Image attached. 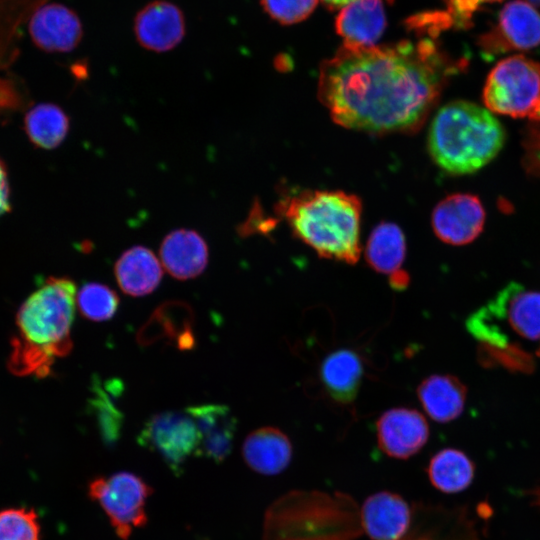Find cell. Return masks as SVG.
Returning a JSON list of instances; mask_svg holds the SVG:
<instances>
[{
    "label": "cell",
    "mask_w": 540,
    "mask_h": 540,
    "mask_svg": "<svg viewBox=\"0 0 540 540\" xmlns=\"http://www.w3.org/2000/svg\"><path fill=\"white\" fill-rule=\"evenodd\" d=\"M500 0H448L446 14L451 25L467 26L472 14L480 5Z\"/></svg>",
    "instance_id": "obj_31"
},
{
    "label": "cell",
    "mask_w": 540,
    "mask_h": 540,
    "mask_svg": "<svg viewBox=\"0 0 540 540\" xmlns=\"http://www.w3.org/2000/svg\"><path fill=\"white\" fill-rule=\"evenodd\" d=\"M504 141V129L491 111L458 100L445 104L432 119L428 150L441 169L463 175L488 164Z\"/></svg>",
    "instance_id": "obj_4"
},
{
    "label": "cell",
    "mask_w": 540,
    "mask_h": 540,
    "mask_svg": "<svg viewBox=\"0 0 540 540\" xmlns=\"http://www.w3.org/2000/svg\"><path fill=\"white\" fill-rule=\"evenodd\" d=\"M405 255V236L398 225L382 222L372 230L365 247V258L371 268L392 274L400 269Z\"/></svg>",
    "instance_id": "obj_23"
},
{
    "label": "cell",
    "mask_w": 540,
    "mask_h": 540,
    "mask_svg": "<svg viewBox=\"0 0 540 540\" xmlns=\"http://www.w3.org/2000/svg\"><path fill=\"white\" fill-rule=\"evenodd\" d=\"M335 25L344 44L375 46L386 28L383 0H352L341 8Z\"/></svg>",
    "instance_id": "obj_17"
},
{
    "label": "cell",
    "mask_w": 540,
    "mask_h": 540,
    "mask_svg": "<svg viewBox=\"0 0 540 540\" xmlns=\"http://www.w3.org/2000/svg\"><path fill=\"white\" fill-rule=\"evenodd\" d=\"M141 446L157 453L176 474L184 463L197 454L199 431L192 416L186 412H162L144 424L138 436Z\"/></svg>",
    "instance_id": "obj_8"
},
{
    "label": "cell",
    "mask_w": 540,
    "mask_h": 540,
    "mask_svg": "<svg viewBox=\"0 0 540 540\" xmlns=\"http://www.w3.org/2000/svg\"><path fill=\"white\" fill-rule=\"evenodd\" d=\"M271 18L282 24H294L306 19L318 0H260Z\"/></svg>",
    "instance_id": "obj_30"
},
{
    "label": "cell",
    "mask_w": 540,
    "mask_h": 540,
    "mask_svg": "<svg viewBox=\"0 0 540 540\" xmlns=\"http://www.w3.org/2000/svg\"><path fill=\"white\" fill-rule=\"evenodd\" d=\"M77 305L83 316L100 322L114 316L119 297L114 290L100 283H88L78 292Z\"/></svg>",
    "instance_id": "obj_28"
},
{
    "label": "cell",
    "mask_w": 540,
    "mask_h": 540,
    "mask_svg": "<svg viewBox=\"0 0 540 540\" xmlns=\"http://www.w3.org/2000/svg\"><path fill=\"white\" fill-rule=\"evenodd\" d=\"M10 209L9 185L5 167L0 160V216Z\"/></svg>",
    "instance_id": "obj_32"
},
{
    "label": "cell",
    "mask_w": 540,
    "mask_h": 540,
    "mask_svg": "<svg viewBox=\"0 0 540 540\" xmlns=\"http://www.w3.org/2000/svg\"><path fill=\"white\" fill-rule=\"evenodd\" d=\"M191 309L182 302H168L159 307L139 333L141 344H150L155 339H174L179 348L194 345Z\"/></svg>",
    "instance_id": "obj_22"
},
{
    "label": "cell",
    "mask_w": 540,
    "mask_h": 540,
    "mask_svg": "<svg viewBox=\"0 0 540 540\" xmlns=\"http://www.w3.org/2000/svg\"><path fill=\"white\" fill-rule=\"evenodd\" d=\"M376 432L379 448L396 459L415 455L429 438L425 417L416 409L406 407L385 411L377 420Z\"/></svg>",
    "instance_id": "obj_11"
},
{
    "label": "cell",
    "mask_w": 540,
    "mask_h": 540,
    "mask_svg": "<svg viewBox=\"0 0 540 540\" xmlns=\"http://www.w3.org/2000/svg\"><path fill=\"white\" fill-rule=\"evenodd\" d=\"M427 473L431 484L437 490L457 493L471 484L474 478V464L462 451L446 448L431 458Z\"/></svg>",
    "instance_id": "obj_24"
},
{
    "label": "cell",
    "mask_w": 540,
    "mask_h": 540,
    "mask_svg": "<svg viewBox=\"0 0 540 540\" xmlns=\"http://www.w3.org/2000/svg\"><path fill=\"white\" fill-rule=\"evenodd\" d=\"M409 281L408 273L401 269L390 274L389 277V284L394 290H404L409 285Z\"/></svg>",
    "instance_id": "obj_33"
},
{
    "label": "cell",
    "mask_w": 540,
    "mask_h": 540,
    "mask_svg": "<svg viewBox=\"0 0 540 540\" xmlns=\"http://www.w3.org/2000/svg\"><path fill=\"white\" fill-rule=\"evenodd\" d=\"M533 503L540 507V487L533 492Z\"/></svg>",
    "instance_id": "obj_35"
},
{
    "label": "cell",
    "mask_w": 540,
    "mask_h": 540,
    "mask_svg": "<svg viewBox=\"0 0 540 540\" xmlns=\"http://www.w3.org/2000/svg\"><path fill=\"white\" fill-rule=\"evenodd\" d=\"M49 0H0V65L17 54L20 28Z\"/></svg>",
    "instance_id": "obj_26"
},
{
    "label": "cell",
    "mask_w": 540,
    "mask_h": 540,
    "mask_svg": "<svg viewBox=\"0 0 540 540\" xmlns=\"http://www.w3.org/2000/svg\"><path fill=\"white\" fill-rule=\"evenodd\" d=\"M115 277L121 290L131 296H144L159 285L161 262L148 248L140 245L124 251L115 263Z\"/></svg>",
    "instance_id": "obj_20"
},
{
    "label": "cell",
    "mask_w": 540,
    "mask_h": 540,
    "mask_svg": "<svg viewBox=\"0 0 540 540\" xmlns=\"http://www.w3.org/2000/svg\"><path fill=\"white\" fill-rule=\"evenodd\" d=\"M418 399L425 412L434 421L446 423L456 419L463 411L466 387L452 375H431L417 388Z\"/></svg>",
    "instance_id": "obj_21"
},
{
    "label": "cell",
    "mask_w": 540,
    "mask_h": 540,
    "mask_svg": "<svg viewBox=\"0 0 540 540\" xmlns=\"http://www.w3.org/2000/svg\"><path fill=\"white\" fill-rule=\"evenodd\" d=\"M242 455L253 471L262 475H276L290 464L292 445L280 429L262 427L247 435L242 445Z\"/></svg>",
    "instance_id": "obj_18"
},
{
    "label": "cell",
    "mask_w": 540,
    "mask_h": 540,
    "mask_svg": "<svg viewBox=\"0 0 540 540\" xmlns=\"http://www.w3.org/2000/svg\"><path fill=\"white\" fill-rule=\"evenodd\" d=\"M330 9L342 8L352 0H321Z\"/></svg>",
    "instance_id": "obj_34"
},
{
    "label": "cell",
    "mask_w": 540,
    "mask_h": 540,
    "mask_svg": "<svg viewBox=\"0 0 540 540\" xmlns=\"http://www.w3.org/2000/svg\"><path fill=\"white\" fill-rule=\"evenodd\" d=\"M75 283L50 277L22 304L8 366L14 374L47 376L53 363L72 349Z\"/></svg>",
    "instance_id": "obj_2"
},
{
    "label": "cell",
    "mask_w": 540,
    "mask_h": 540,
    "mask_svg": "<svg viewBox=\"0 0 540 540\" xmlns=\"http://www.w3.org/2000/svg\"><path fill=\"white\" fill-rule=\"evenodd\" d=\"M466 324L487 354L521 348L511 342L512 335L528 341L540 339V292L508 284Z\"/></svg>",
    "instance_id": "obj_5"
},
{
    "label": "cell",
    "mask_w": 540,
    "mask_h": 540,
    "mask_svg": "<svg viewBox=\"0 0 540 540\" xmlns=\"http://www.w3.org/2000/svg\"><path fill=\"white\" fill-rule=\"evenodd\" d=\"M478 45L486 55L524 51L540 45V14L524 0L507 3L496 25L483 34Z\"/></svg>",
    "instance_id": "obj_9"
},
{
    "label": "cell",
    "mask_w": 540,
    "mask_h": 540,
    "mask_svg": "<svg viewBox=\"0 0 540 540\" xmlns=\"http://www.w3.org/2000/svg\"><path fill=\"white\" fill-rule=\"evenodd\" d=\"M159 255L166 271L179 280L199 276L208 263V246L192 229H176L163 239Z\"/></svg>",
    "instance_id": "obj_16"
},
{
    "label": "cell",
    "mask_w": 540,
    "mask_h": 540,
    "mask_svg": "<svg viewBox=\"0 0 540 540\" xmlns=\"http://www.w3.org/2000/svg\"><path fill=\"white\" fill-rule=\"evenodd\" d=\"M430 38L371 47L343 44L323 61L318 98L333 121L353 130L415 132L460 69Z\"/></svg>",
    "instance_id": "obj_1"
},
{
    "label": "cell",
    "mask_w": 540,
    "mask_h": 540,
    "mask_svg": "<svg viewBox=\"0 0 540 540\" xmlns=\"http://www.w3.org/2000/svg\"><path fill=\"white\" fill-rule=\"evenodd\" d=\"M411 509L398 494L381 491L369 496L361 511L362 524L372 540H399L411 523Z\"/></svg>",
    "instance_id": "obj_15"
},
{
    "label": "cell",
    "mask_w": 540,
    "mask_h": 540,
    "mask_svg": "<svg viewBox=\"0 0 540 540\" xmlns=\"http://www.w3.org/2000/svg\"><path fill=\"white\" fill-rule=\"evenodd\" d=\"M436 236L451 245H465L482 232L485 211L480 200L471 194H453L440 201L432 213Z\"/></svg>",
    "instance_id": "obj_10"
},
{
    "label": "cell",
    "mask_w": 540,
    "mask_h": 540,
    "mask_svg": "<svg viewBox=\"0 0 540 540\" xmlns=\"http://www.w3.org/2000/svg\"><path fill=\"white\" fill-rule=\"evenodd\" d=\"M531 118L540 121V100Z\"/></svg>",
    "instance_id": "obj_36"
},
{
    "label": "cell",
    "mask_w": 540,
    "mask_h": 540,
    "mask_svg": "<svg viewBox=\"0 0 540 540\" xmlns=\"http://www.w3.org/2000/svg\"><path fill=\"white\" fill-rule=\"evenodd\" d=\"M186 411L194 419L199 431L198 456L217 463L230 454L237 429V420L226 405L204 404L191 406Z\"/></svg>",
    "instance_id": "obj_14"
},
{
    "label": "cell",
    "mask_w": 540,
    "mask_h": 540,
    "mask_svg": "<svg viewBox=\"0 0 540 540\" xmlns=\"http://www.w3.org/2000/svg\"><path fill=\"white\" fill-rule=\"evenodd\" d=\"M364 374L361 356L353 349H337L328 354L319 369V378L328 396L337 403L350 404L357 396Z\"/></svg>",
    "instance_id": "obj_19"
},
{
    "label": "cell",
    "mask_w": 540,
    "mask_h": 540,
    "mask_svg": "<svg viewBox=\"0 0 540 540\" xmlns=\"http://www.w3.org/2000/svg\"><path fill=\"white\" fill-rule=\"evenodd\" d=\"M151 494L147 482L128 471L98 476L88 484L89 497L100 505L122 540L146 525V503Z\"/></svg>",
    "instance_id": "obj_7"
},
{
    "label": "cell",
    "mask_w": 540,
    "mask_h": 540,
    "mask_svg": "<svg viewBox=\"0 0 540 540\" xmlns=\"http://www.w3.org/2000/svg\"><path fill=\"white\" fill-rule=\"evenodd\" d=\"M483 100L491 112L532 117L540 100V63L523 55L498 62L486 79Z\"/></svg>",
    "instance_id": "obj_6"
},
{
    "label": "cell",
    "mask_w": 540,
    "mask_h": 540,
    "mask_svg": "<svg viewBox=\"0 0 540 540\" xmlns=\"http://www.w3.org/2000/svg\"><path fill=\"white\" fill-rule=\"evenodd\" d=\"M538 355L540 356V349L538 350Z\"/></svg>",
    "instance_id": "obj_38"
},
{
    "label": "cell",
    "mask_w": 540,
    "mask_h": 540,
    "mask_svg": "<svg viewBox=\"0 0 540 540\" xmlns=\"http://www.w3.org/2000/svg\"><path fill=\"white\" fill-rule=\"evenodd\" d=\"M293 234L323 258L347 264L359 260L360 199L343 191H303L281 204Z\"/></svg>",
    "instance_id": "obj_3"
},
{
    "label": "cell",
    "mask_w": 540,
    "mask_h": 540,
    "mask_svg": "<svg viewBox=\"0 0 540 540\" xmlns=\"http://www.w3.org/2000/svg\"><path fill=\"white\" fill-rule=\"evenodd\" d=\"M120 389L117 382L110 381L102 385L95 380L93 383L92 410L96 414L101 435L109 444L117 440L123 424V414L112 397L118 394Z\"/></svg>",
    "instance_id": "obj_27"
},
{
    "label": "cell",
    "mask_w": 540,
    "mask_h": 540,
    "mask_svg": "<svg viewBox=\"0 0 540 540\" xmlns=\"http://www.w3.org/2000/svg\"><path fill=\"white\" fill-rule=\"evenodd\" d=\"M526 1L533 6L534 5L540 6V0H526Z\"/></svg>",
    "instance_id": "obj_37"
},
{
    "label": "cell",
    "mask_w": 540,
    "mask_h": 540,
    "mask_svg": "<svg viewBox=\"0 0 540 540\" xmlns=\"http://www.w3.org/2000/svg\"><path fill=\"white\" fill-rule=\"evenodd\" d=\"M133 28L142 47L153 52H167L184 38L185 18L177 5L156 0L136 14Z\"/></svg>",
    "instance_id": "obj_13"
},
{
    "label": "cell",
    "mask_w": 540,
    "mask_h": 540,
    "mask_svg": "<svg viewBox=\"0 0 540 540\" xmlns=\"http://www.w3.org/2000/svg\"><path fill=\"white\" fill-rule=\"evenodd\" d=\"M0 540H40L38 516L33 509L0 511Z\"/></svg>",
    "instance_id": "obj_29"
},
{
    "label": "cell",
    "mask_w": 540,
    "mask_h": 540,
    "mask_svg": "<svg viewBox=\"0 0 540 540\" xmlns=\"http://www.w3.org/2000/svg\"><path fill=\"white\" fill-rule=\"evenodd\" d=\"M25 128L29 139L38 147L53 149L66 138L69 119L57 105L42 103L28 111Z\"/></svg>",
    "instance_id": "obj_25"
},
{
    "label": "cell",
    "mask_w": 540,
    "mask_h": 540,
    "mask_svg": "<svg viewBox=\"0 0 540 540\" xmlns=\"http://www.w3.org/2000/svg\"><path fill=\"white\" fill-rule=\"evenodd\" d=\"M28 29L33 43L50 53L70 52L83 37L78 15L60 3H46L39 7L30 17Z\"/></svg>",
    "instance_id": "obj_12"
}]
</instances>
